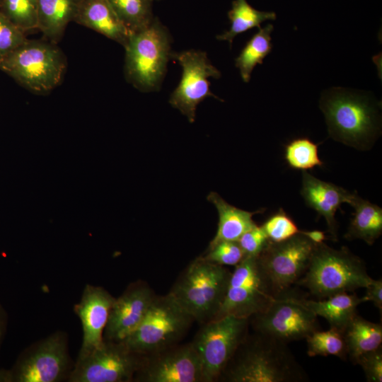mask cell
Here are the masks:
<instances>
[{"label": "cell", "mask_w": 382, "mask_h": 382, "mask_svg": "<svg viewBox=\"0 0 382 382\" xmlns=\"http://www.w3.org/2000/svg\"><path fill=\"white\" fill-rule=\"evenodd\" d=\"M230 382H305L308 376L287 343L256 332L246 336L221 375Z\"/></svg>", "instance_id": "cell-1"}, {"label": "cell", "mask_w": 382, "mask_h": 382, "mask_svg": "<svg viewBox=\"0 0 382 382\" xmlns=\"http://www.w3.org/2000/svg\"><path fill=\"white\" fill-rule=\"evenodd\" d=\"M330 136L359 150H368L379 134L380 122L374 106L362 96L332 88L320 102Z\"/></svg>", "instance_id": "cell-2"}, {"label": "cell", "mask_w": 382, "mask_h": 382, "mask_svg": "<svg viewBox=\"0 0 382 382\" xmlns=\"http://www.w3.org/2000/svg\"><path fill=\"white\" fill-rule=\"evenodd\" d=\"M364 261L347 247L316 244L307 270L298 282L319 299L366 288L371 280Z\"/></svg>", "instance_id": "cell-3"}, {"label": "cell", "mask_w": 382, "mask_h": 382, "mask_svg": "<svg viewBox=\"0 0 382 382\" xmlns=\"http://www.w3.org/2000/svg\"><path fill=\"white\" fill-rule=\"evenodd\" d=\"M231 274L224 266L200 257L187 267L169 294L193 320L207 323L224 301Z\"/></svg>", "instance_id": "cell-4"}, {"label": "cell", "mask_w": 382, "mask_h": 382, "mask_svg": "<svg viewBox=\"0 0 382 382\" xmlns=\"http://www.w3.org/2000/svg\"><path fill=\"white\" fill-rule=\"evenodd\" d=\"M170 36L157 18L149 25L129 34L125 48V75L129 82L144 92L161 86L170 58Z\"/></svg>", "instance_id": "cell-5"}, {"label": "cell", "mask_w": 382, "mask_h": 382, "mask_svg": "<svg viewBox=\"0 0 382 382\" xmlns=\"http://www.w3.org/2000/svg\"><path fill=\"white\" fill-rule=\"evenodd\" d=\"M66 59L54 43L27 40L1 62L0 70L37 94L57 86L65 73Z\"/></svg>", "instance_id": "cell-6"}, {"label": "cell", "mask_w": 382, "mask_h": 382, "mask_svg": "<svg viewBox=\"0 0 382 382\" xmlns=\"http://www.w3.org/2000/svg\"><path fill=\"white\" fill-rule=\"evenodd\" d=\"M193 318L168 294L155 296L138 327L123 341L140 355L166 349L185 332Z\"/></svg>", "instance_id": "cell-7"}, {"label": "cell", "mask_w": 382, "mask_h": 382, "mask_svg": "<svg viewBox=\"0 0 382 382\" xmlns=\"http://www.w3.org/2000/svg\"><path fill=\"white\" fill-rule=\"evenodd\" d=\"M249 318L232 315L212 320L192 343L201 364L202 381L218 379L248 335Z\"/></svg>", "instance_id": "cell-8"}, {"label": "cell", "mask_w": 382, "mask_h": 382, "mask_svg": "<svg viewBox=\"0 0 382 382\" xmlns=\"http://www.w3.org/2000/svg\"><path fill=\"white\" fill-rule=\"evenodd\" d=\"M275 298L257 256H245L231 272L224 301L214 319L227 315L250 318Z\"/></svg>", "instance_id": "cell-9"}, {"label": "cell", "mask_w": 382, "mask_h": 382, "mask_svg": "<svg viewBox=\"0 0 382 382\" xmlns=\"http://www.w3.org/2000/svg\"><path fill=\"white\" fill-rule=\"evenodd\" d=\"M316 244L299 233L281 241H270L257 256L275 297L289 292L308 266Z\"/></svg>", "instance_id": "cell-10"}, {"label": "cell", "mask_w": 382, "mask_h": 382, "mask_svg": "<svg viewBox=\"0 0 382 382\" xmlns=\"http://www.w3.org/2000/svg\"><path fill=\"white\" fill-rule=\"evenodd\" d=\"M72 368L67 338L59 331L28 347L10 370L12 382H59Z\"/></svg>", "instance_id": "cell-11"}, {"label": "cell", "mask_w": 382, "mask_h": 382, "mask_svg": "<svg viewBox=\"0 0 382 382\" xmlns=\"http://www.w3.org/2000/svg\"><path fill=\"white\" fill-rule=\"evenodd\" d=\"M141 357L132 352L122 342L104 340L87 357L77 359L68 381H130L144 363Z\"/></svg>", "instance_id": "cell-12"}, {"label": "cell", "mask_w": 382, "mask_h": 382, "mask_svg": "<svg viewBox=\"0 0 382 382\" xmlns=\"http://www.w3.org/2000/svg\"><path fill=\"white\" fill-rule=\"evenodd\" d=\"M255 330L289 343L306 339L319 330L317 316L299 298L284 294L276 297L262 312L252 316Z\"/></svg>", "instance_id": "cell-13"}, {"label": "cell", "mask_w": 382, "mask_h": 382, "mask_svg": "<svg viewBox=\"0 0 382 382\" xmlns=\"http://www.w3.org/2000/svg\"><path fill=\"white\" fill-rule=\"evenodd\" d=\"M170 58L175 59L182 66L183 74L178 86L170 97L169 103L192 123L197 106L206 98L212 96L223 101L210 91L209 81L210 77L220 78L221 73L210 62L207 54L202 51L171 53Z\"/></svg>", "instance_id": "cell-14"}, {"label": "cell", "mask_w": 382, "mask_h": 382, "mask_svg": "<svg viewBox=\"0 0 382 382\" xmlns=\"http://www.w3.org/2000/svg\"><path fill=\"white\" fill-rule=\"evenodd\" d=\"M160 354L144 361L137 373L139 381L146 382L202 381L198 354L192 344L186 345Z\"/></svg>", "instance_id": "cell-15"}, {"label": "cell", "mask_w": 382, "mask_h": 382, "mask_svg": "<svg viewBox=\"0 0 382 382\" xmlns=\"http://www.w3.org/2000/svg\"><path fill=\"white\" fill-rule=\"evenodd\" d=\"M155 295L146 284L134 283L117 299L110 308L104 330V340L122 342L141 323Z\"/></svg>", "instance_id": "cell-16"}, {"label": "cell", "mask_w": 382, "mask_h": 382, "mask_svg": "<svg viewBox=\"0 0 382 382\" xmlns=\"http://www.w3.org/2000/svg\"><path fill=\"white\" fill-rule=\"evenodd\" d=\"M114 298L104 288L86 284L81 299L74 305L83 330V338L77 359L87 357L103 342V333Z\"/></svg>", "instance_id": "cell-17"}, {"label": "cell", "mask_w": 382, "mask_h": 382, "mask_svg": "<svg viewBox=\"0 0 382 382\" xmlns=\"http://www.w3.org/2000/svg\"><path fill=\"white\" fill-rule=\"evenodd\" d=\"M301 195L306 204L323 216L333 240L337 238V210L343 203L352 206L357 194L335 184L321 180L303 171Z\"/></svg>", "instance_id": "cell-18"}, {"label": "cell", "mask_w": 382, "mask_h": 382, "mask_svg": "<svg viewBox=\"0 0 382 382\" xmlns=\"http://www.w3.org/2000/svg\"><path fill=\"white\" fill-rule=\"evenodd\" d=\"M125 46L130 33L108 0H83L74 20Z\"/></svg>", "instance_id": "cell-19"}, {"label": "cell", "mask_w": 382, "mask_h": 382, "mask_svg": "<svg viewBox=\"0 0 382 382\" xmlns=\"http://www.w3.org/2000/svg\"><path fill=\"white\" fill-rule=\"evenodd\" d=\"M207 200L215 206L219 215L217 231L209 247L221 241H238L245 232L257 225L253 216L265 210L248 212L241 209L228 204L214 192L209 193Z\"/></svg>", "instance_id": "cell-20"}, {"label": "cell", "mask_w": 382, "mask_h": 382, "mask_svg": "<svg viewBox=\"0 0 382 382\" xmlns=\"http://www.w3.org/2000/svg\"><path fill=\"white\" fill-rule=\"evenodd\" d=\"M83 0H37V29L52 42L74 21Z\"/></svg>", "instance_id": "cell-21"}, {"label": "cell", "mask_w": 382, "mask_h": 382, "mask_svg": "<svg viewBox=\"0 0 382 382\" xmlns=\"http://www.w3.org/2000/svg\"><path fill=\"white\" fill-rule=\"evenodd\" d=\"M325 299L313 301L299 298V301L316 316L326 319L330 328L342 332L357 313V306L364 302L362 297L359 298L355 294H349L348 292L339 293Z\"/></svg>", "instance_id": "cell-22"}, {"label": "cell", "mask_w": 382, "mask_h": 382, "mask_svg": "<svg viewBox=\"0 0 382 382\" xmlns=\"http://www.w3.org/2000/svg\"><path fill=\"white\" fill-rule=\"evenodd\" d=\"M342 332L347 357L353 364H356L361 355L381 347V324L369 321L357 313L349 320Z\"/></svg>", "instance_id": "cell-23"}, {"label": "cell", "mask_w": 382, "mask_h": 382, "mask_svg": "<svg viewBox=\"0 0 382 382\" xmlns=\"http://www.w3.org/2000/svg\"><path fill=\"white\" fill-rule=\"evenodd\" d=\"M352 207L354 209L345 238L360 239L368 245L374 243L382 233V209L357 195Z\"/></svg>", "instance_id": "cell-24"}, {"label": "cell", "mask_w": 382, "mask_h": 382, "mask_svg": "<svg viewBox=\"0 0 382 382\" xmlns=\"http://www.w3.org/2000/svg\"><path fill=\"white\" fill-rule=\"evenodd\" d=\"M230 28L217 35L219 40L228 41L231 47L235 37L253 28H260V25L267 20H275L273 11H260L251 6L246 0H234L228 12Z\"/></svg>", "instance_id": "cell-25"}, {"label": "cell", "mask_w": 382, "mask_h": 382, "mask_svg": "<svg viewBox=\"0 0 382 382\" xmlns=\"http://www.w3.org/2000/svg\"><path fill=\"white\" fill-rule=\"evenodd\" d=\"M274 27L269 23L254 34L246 42L236 58V66L239 69L241 76L245 83L250 81L251 73L257 64H262L263 59L272 50L271 33Z\"/></svg>", "instance_id": "cell-26"}, {"label": "cell", "mask_w": 382, "mask_h": 382, "mask_svg": "<svg viewBox=\"0 0 382 382\" xmlns=\"http://www.w3.org/2000/svg\"><path fill=\"white\" fill-rule=\"evenodd\" d=\"M129 32L133 33L149 25L154 18V0H108Z\"/></svg>", "instance_id": "cell-27"}, {"label": "cell", "mask_w": 382, "mask_h": 382, "mask_svg": "<svg viewBox=\"0 0 382 382\" xmlns=\"http://www.w3.org/2000/svg\"><path fill=\"white\" fill-rule=\"evenodd\" d=\"M307 354L309 357L335 356L345 360L347 357V346L343 332L334 328L326 331L319 330L306 338Z\"/></svg>", "instance_id": "cell-28"}, {"label": "cell", "mask_w": 382, "mask_h": 382, "mask_svg": "<svg viewBox=\"0 0 382 382\" xmlns=\"http://www.w3.org/2000/svg\"><path fill=\"white\" fill-rule=\"evenodd\" d=\"M284 158L289 166L295 170L305 171L323 166L318 156V144L306 137L289 141L285 146Z\"/></svg>", "instance_id": "cell-29"}, {"label": "cell", "mask_w": 382, "mask_h": 382, "mask_svg": "<svg viewBox=\"0 0 382 382\" xmlns=\"http://www.w3.org/2000/svg\"><path fill=\"white\" fill-rule=\"evenodd\" d=\"M0 12L25 33L37 29V0H1Z\"/></svg>", "instance_id": "cell-30"}, {"label": "cell", "mask_w": 382, "mask_h": 382, "mask_svg": "<svg viewBox=\"0 0 382 382\" xmlns=\"http://www.w3.org/2000/svg\"><path fill=\"white\" fill-rule=\"evenodd\" d=\"M270 241L281 242L299 233L294 221L282 209L270 216L262 225Z\"/></svg>", "instance_id": "cell-31"}, {"label": "cell", "mask_w": 382, "mask_h": 382, "mask_svg": "<svg viewBox=\"0 0 382 382\" xmlns=\"http://www.w3.org/2000/svg\"><path fill=\"white\" fill-rule=\"evenodd\" d=\"M245 257L238 241H221L209 247V252L204 256L208 261L222 265L236 266Z\"/></svg>", "instance_id": "cell-32"}, {"label": "cell", "mask_w": 382, "mask_h": 382, "mask_svg": "<svg viewBox=\"0 0 382 382\" xmlns=\"http://www.w3.org/2000/svg\"><path fill=\"white\" fill-rule=\"evenodd\" d=\"M27 40L25 32L0 12V62Z\"/></svg>", "instance_id": "cell-33"}, {"label": "cell", "mask_w": 382, "mask_h": 382, "mask_svg": "<svg viewBox=\"0 0 382 382\" xmlns=\"http://www.w3.org/2000/svg\"><path fill=\"white\" fill-rule=\"evenodd\" d=\"M270 240L262 226H255L245 232L238 243L245 256H258Z\"/></svg>", "instance_id": "cell-34"}, {"label": "cell", "mask_w": 382, "mask_h": 382, "mask_svg": "<svg viewBox=\"0 0 382 382\" xmlns=\"http://www.w3.org/2000/svg\"><path fill=\"white\" fill-rule=\"evenodd\" d=\"M356 364H359L362 367L367 381H382L381 347L361 355L357 359Z\"/></svg>", "instance_id": "cell-35"}, {"label": "cell", "mask_w": 382, "mask_h": 382, "mask_svg": "<svg viewBox=\"0 0 382 382\" xmlns=\"http://www.w3.org/2000/svg\"><path fill=\"white\" fill-rule=\"evenodd\" d=\"M366 294L363 296L364 301H371L374 306L382 311V280L371 279L369 284L366 286Z\"/></svg>", "instance_id": "cell-36"}, {"label": "cell", "mask_w": 382, "mask_h": 382, "mask_svg": "<svg viewBox=\"0 0 382 382\" xmlns=\"http://www.w3.org/2000/svg\"><path fill=\"white\" fill-rule=\"evenodd\" d=\"M299 233L306 236L310 241L316 244L322 243L327 238L325 233L318 230L299 231Z\"/></svg>", "instance_id": "cell-37"}, {"label": "cell", "mask_w": 382, "mask_h": 382, "mask_svg": "<svg viewBox=\"0 0 382 382\" xmlns=\"http://www.w3.org/2000/svg\"><path fill=\"white\" fill-rule=\"evenodd\" d=\"M6 325V313L0 305V345L5 332Z\"/></svg>", "instance_id": "cell-38"}, {"label": "cell", "mask_w": 382, "mask_h": 382, "mask_svg": "<svg viewBox=\"0 0 382 382\" xmlns=\"http://www.w3.org/2000/svg\"><path fill=\"white\" fill-rule=\"evenodd\" d=\"M0 382H12L11 370L0 369Z\"/></svg>", "instance_id": "cell-39"}, {"label": "cell", "mask_w": 382, "mask_h": 382, "mask_svg": "<svg viewBox=\"0 0 382 382\" xmlns=\"http://www.w3.org/2000/svg\"><path fill=\"white\" fill-rule=\"evenodd\" d=\"M0 2H1V0H0Z\"/></svg>", "instance_id": "cell-40"}, {"label": "cell", "mask_w": 382, "mask_h": 382, "mask_svg": "<svg viewBox=\"0 0 382 382\" xmlns=\"http://www.w3.org/2000/svg\"></svg>", "instance_id": "cell-41"}]
</instances>
